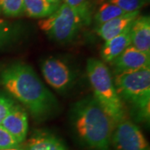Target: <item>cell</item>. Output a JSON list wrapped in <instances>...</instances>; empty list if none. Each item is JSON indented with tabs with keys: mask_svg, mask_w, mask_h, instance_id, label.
<instances>
[{
	"mask_svg": "<svg viewBox=\"0 0 150 150\" xmlns=\"http://www.w3.org/2000/svg\"><path fill=\"white\" fill-rule=\"evenodd\" d=\"M0 83L37 119L48 117L56 107L54 95L26 64L18 62L7 66L0 73Z\"/></svg>",
	"mask_w": 150,
	"mask_h": 150,
	"instance_id": "6da1fadb",
	"label": "cell"
},
{
	"mask_svg": "<svg viewBox=\"0 0 150 150\" xmlns=\"http://www.w3.org/2000/svg\"><path fill=\"white\" fill-rule=\"evenodd\" d=\"M73 120L78 135L92 150H109L115 123L93 97L77 103L73 110Z\"/></svg>",
	"mask_w": 150,
	"mask_h": 150,
	"instance_id": "7a4b0ae2",
	"label": "cell"
},
{
	"mask_svg": "<svg viewBox=\"0 0 150 150\" xmlns=\"http://www.w3.org/2000/svg\"><path fill=\"white\" fill-rule=\"evenodd\" d=\"M86 71L94 98L116 124L125 118V110L108 68L104 62L90 58L87 60Z\"/></svg>",
	"mask_w": 150,
	"mask_h": 150,
	"instance_id": "3957f363",
	"label": "cell"
},
{
	"mask_svg": "<svg viewBox=\"0 0 150 150\" xmlns=\"http://www.w3.org/2000/svg\"><path fill=\"white\" fill-rule=\"evenodd\" d=\"M113 81L121 99L131 103L140 118L149 121L150 67L116 74Z\"/></svg>",
	"mask_w": 150,
	"mask_h": 150,
	"instance_id": "277c9868",
	"label": "cell"
},
{
	"mask_svg": "<svg viewBox=\"0 0 150 150\" xmlns=\"http://www.w3.org/2000/svg\"><path fill=\"white\" fill-rule=\"evenodd\" d=\"M90 21V14L62 4L54 13L38 21L39 28L58 42L72 40L83 24Z\"/></svg>",
	"mask_w": 150,
	"mask_h": 150,
	"instance_id": "5b68a950",
	"label": "cell"
},
{
	"mask_svg": "<svg viewBox=\"0 0 150 150\" xmlns=\"http://www.w3.org/2000/svg\"><path fill=\"white\" fill-rule=\"evenodd\" d=\"M111 144L115 150H150L149 144L139 128L126 118L114 125Z\"/></svg>",
	"mask_w": 150,
	"mask_h": 150,
	"instance_id": "8992f818",
	"label": "cell"
},
{
	"mask_svg": "<svg viewBox=\"0 0 150 150\" xmlns=\"http://www.w3.org/2000/svg\"><path fill=\"white\" fill-rule=\"evenodd\" d=\"M44 79L58 91L66 90L73 81V74L69 67L61 59L50 57L44 59L41 64Z\"/></svg>",
	"mask_w": 150,
	"mask_h": 150,
	"instance_id": "52a82bcc",
	"label": "cell"
},
{
	"mask_svg": "<svg viewBox=\"0 0 150 150\" xmlns=\"http://www.w3.org/2000/svg\"><path fill=\"white\" fill-rule=\"evenodd\" d=\"M114 74L150 67V54L142 52L131 44L112 61Z\"/></svg>",
	"mask_w": 150,
	"mask_h": 150,
	"instance_id": "ba28073f",
	"label": "cell"
},
{
	"mask_svg": "<svg viewBox=\"0 0 150 150\" xmlns=\"http://www.w3.org/2000/svg\"><path fill=\"white\" fill-rule=\"evenodd\" d=\"M20 144L27 137L28 129V119L25 110L19 105H13L1 123Z\"/></svg>",
	"mask_w": 150,
	"mask_h": 150,
	"instance_id": "9c48e42d",
	"label": "cell"
},
{
	"mask_svg": "<svg viewBox=\"0 0 150 150\" xmlns=\"http://www.w3.org/2000/svg\"><path fill=\"white\" fill-rule=\"evenodd\" d=\"M139 16V11L124 13L121 16L97 26L96 33L104 41H107L123 33Z\"/></svg>",
	"mask_w": 150,
	"mask_h": 150,
	"instance_id": "30bf717a",
	"label": "cell"
},
{
	"mask_svg": "<svg viewBox=\"0 0 150 150\" xmlns=\"http://www.w3.org/2000/svg\"><path fill=\"white\" fill-rule=\"evenodd\" d=\"M131 42L134 48L150 54L149 16H139L131 27Z\"/></svg>",
	"mask_w": 150,
	"mask_h": 150,
	"instance_id": "8fae6325",
	"label": "cell"
},
{
	"mask_svg": "<svg viewBox=\"0 0 150 150\" xmlns=\"http://www.w3.org/2000/svg\"><path fill=\"white\" fill-rule=\"evenodd\" d=\"M131 27L132 24L120 34L105 41L101 51V56L104 62L112 63L118 55L132 44Z\"/></svg>",
	"mask_w": 150,
	"mask_h": 150,
	"instance_id": "7c38bea8",
	"label": "cell"
},
{
	"mask_svg": "<svg viewBox=\"0 0 150 150\" xmlns=\"http://www.w3.org/2000/svg\"><path fill=\"white\" fill-rule=\"evenodd\" d=\"M25 150H68L61 140L47 131H37L28 140Z\"/></svg>",
	"mask_w": 150,
	"mask_h": 150,
	"instance_id": "4fadbf2b",
	"label": "cell"
},
{
	"mask_svg": "<svg viewBox=\"0 0 150 150\" xmlns=\"http://www.w3.org/2000/svg\"><path fill=\"white\" fill-rule=\"evenodd\" d=\"M59 6L47 0H23V13L34 18H44L51 15Z\"/></svg>",
	"mask_w": 150,
	"mask_h": 150,
	"instance_id": "5bb4252c",
	"label": "cell"
},
{
	"mask_svg": "<svg viewBox=\"0 0 150 150\" xmlns=\"http://www.w3.org/2000/svg\"><path fill=\"white\" fill-rule=\"evenodd\" d=\"M124 13H124L118 6L108 2V3L103 4L102 5L99 7V8L98 9L96 14L94 16V19L96 22L97 26H98L117 17L121 16Z\"/></svg>",
	"mask_w": 150,
	"mask_h": 150,
	"instance_id": "9a60e30c",
	"label": "cell"
},
{
	"mask_svg": "<svg viewBox=\"0 0 150 150\" xmlns=\"http://www.w3.org/2000/svg\"><path fill=\"white\" fill-rule=\"evenodd\" d=\"M0 9L6 16H20L23 13V0H0Z\"/></svg>",
	"mask_w": 150,
	"mask_h": 150,
	"instance_id": "2e32d148",
	"label": "cell"
},
{
	"mask_svg": "<svg viewBox=\"0 0 150 150\" xmlns=\"http://www.w3.org/2000/svg\"><path fill=\"white\" fill-rule=\"evenodd\" d=\"M18 33L16 25L0 18V46L12 40Z\"/></svg>",
	"mask_w": 150,
	"mask_h": 150,
	"instance_id": "e0dca14e",
	"label": "cell"
},
{
	"mask_svg": "<svg viewBox=\"0 0 150 150\" xmlns=\"http://www.w3.org/2000/svg\"><path fill=\"white\" fill-rule=\"evenodd\" d=\"M108 2L118 6L126 13L139 11L147 4L146 0H108Z\"/></svg>",
	"mask_w": 150,
	"mask_h": 150,
	"instance_id": "ac0fdd59",
	"label": "cell"
},
{
	"mask_svg": "<svg viewBox=\"0 0 150 150\" xmlns=\"http://www.w3.org/2000/svg\"><path fill=\"white\" fill-rule=\"evenodd\" d=\"M19 144L6 129L0 125V149L18 147Z\"/></svg>",
	"mask_w": 150,
	"mask_h": 150,
	"instance_id": "d6986e66",
	"label": "cell"
},
{
	"mask_svg": "<svg viewBox=\"0 0 150 150\" xmlns=\"http://www.w3.org/2000/svg\"><path fill=\"white\" fill-rule=\"evenodd\" d=\"M14 104V101L10 98L0 95V125Z\"/></svg>",
	"mask_w": 150,
	"mask_h": 150,
	"instance_id": "ffe728a7",
	"label": "cell"
},
{
	"mask_svg": "<svg viewBox=\"0 0 150 150\" xmlns=\"http://www.w3.org/2000/svg\"><path fill=\"white\" fill-rule=\"evenodd\" d=\"M88 1V0H64V3L71 8H74L75 9L90 14Z\"/></svg>",
	"mask_w": 150,
	"mask_h": 150,
	"instance_id": "44dd1931",
	"label": "cell"
},
{
	"mask_svg": "<svg viewBox=\"0 0 150 150\" xmlns=\"http://www.w3.org/2000/svg\"><path fill=\"white\" fill-rule=\"evenodd\" d=\"M47 1H48L49 3H51L52 4H54V5L56 6H59L61 4V3H62L63 0H47Z\"/></svg>",
	"mask_w": 150,
	"mask_h": 150,
	"instance_id": "7402d4cb",
	"label": "cell"
},
{
	"mask_svg": "<svg viewBox=\"0 0 150 150\" xmlns=\"http://www.w3.org/2000/svg\"><path fill=\"white\" fill-rule=\"evenodd\" d=\"M0 150H25V149H22L19 147H16V148H10V149H4Z\"/></svg>",
	"mask_w": 150,
	"mask_h": 150,
	"instance_id": "603a6c76",
	"label": "cell"
}]
</instances>
